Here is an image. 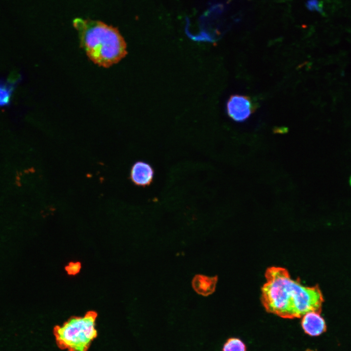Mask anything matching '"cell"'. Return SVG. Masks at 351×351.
<instances>
[{"label":"cell","mask_w":351,"mask_h":351,"mask_svg":"<svg viewBox=\"0 0 351 351\" xmlns=\"http://www.w3.org/2000/svg\"><path fill=\"white\" fill-rule=\"evenodd\" d=\"M265 278L261 302L267 312L286 319L300 318L311 311L320 312L324 299L318 286H304L280 267L268 268Z\"/></svg>","instance_id":"6da1fadb"},{"label":"cell","mask_w":351,"mask_h":351,"mask_svg":"<svg viewBox=\"0 0 351 351\" xmlns=\"http://www.w3.org/2000/svg\"><path fill=\"white\" fill-rule=\"evenodd\" d=\"M74 25L82 48L95 63L110 67L126 55V43L117 28L99 21L79 19Z\"/></svg>","instance_id":"7a4b0ae2"},{"label":"cell","mask_w":351,"mask_h":351,"mask_svg":"<svg viewBox=\"0 0 351 351\" xmlns=\"http://www.w3.org/2000/svg\"><path fill=\"white\" fill-rule=\"evenodd\" d=\"M97 318L96 312L89 311L56 326L53 332L59 348L66 351H88L98 335Z\"/></svg>","instance_id":"3957f363"},{"label":"cell","mask_w":351,"mask_h":351,"mask_svg":"<svg viewBox=\"0 0 351 351\" xmlns=\"http://www.w3.org/2000/svg\"><path fill=\"white\" fill-rule=\"evenodd\" d=\"M227 113L234 121H246L254 112V107L251 98L246 96H231L226 104Z\"/></svg>","instance_id":"277c9868"},{"label":"cell","mask_w":351,"mask_h":351,"mask_svg":"<svg viewBox=\"0 0 351 351\" xmlns=\"http://www.w3.org/2000/svg\"><path fill=\"white\" fill-rule=\"evenodd\" d=\"M154 176V170L148 163L143 161H137L132 166L130 171V178L135 185L146 187L151 184Z\"/></svg>","instance_id":"5b68a950"},{"label":"cell","mask_w":351,"mask_h":351,"mask_svg":"<svg viewBox=\"0 0 351 351\" xmlns=\"http://www.w3.org/2000/svg\"><path fill=\"white\" fill-rule=\"evenodd\" d=\"M302 317L301 325L307 334L311 336H317L326 331V323L320 312L311 311L305 314Z\"/></svg>","instance_id":"8992f818"},{"label":"cell","mask_w":351,"mask_h":351,"mask_svg":"<svg viewBox=\"0 0 351 351\" xmlns=\"http://www.w3.org/2000/svg\"><path fill=\"white\" fill-rule=\"evenodd\" d=\"M217 280V276L197 274L192 280V287L198 294L207 296L214 292Z\"/></svg>","instance_id":"52a82bcc"},{"label":"cell","mask_w":351,"mask_h":351,"mask_svg":"<svg viewBox=\"0 0 351 351\" xmlns=\"http://www.w3.org/2000/svg\"><path fill=\"white\" fill-rule=\"evenodd\" d=\"M13 87L7 82L0 81V106L7 105L10 101Z\"/></svg>","instance_id":"ba28073f"},{"label":"cell","mask_w":351,"mask_h":351,"mask_svg":"<svg viewBox=\"0 0 351 351\" xmlns=\"http://www.w3.org/2000/svg\"><path fill=\"white\" fill-rule=\"evenodd\" d=\"M223 351H246V346L240 339L232 338L225 343Z\"/></svg>","instance_id":"9c48e42d"},{"label":"cell","mask_w":351,"mask_h":351,"mask_svg":"<svg viewBox=\"0 0 351 351\" xmlns=\"http://www.w3.org/2000/svg\"><path fill=\"white\" fill-rule=\"evenodd\" d=\"M306 5L311 11H317L323 13V3H320L317 0H308Z\"/></svg>","instance_id":"30bf717a"},{"label":"cell","mask_w":351,"mask_h":351,"mask_svg":"<svg viewBox=\"0 0 351 351\" xmlns=\"http://www.w3.org/2000/svg\"><path fill=\"white\" fill-rule=\"evenodd\" d=\"M80 264L78 263H71L66 268V270L70 274H75L80 269Z\"/></svg>","instance_id":"8fae6325"},{"label":"cell","mask_w":351,"mask_h":351,"mask_svg":"<svg viewBox=\"0 0 351 351\" xmlns=\"http://www.w3.org/2000/svg\"><path fill=\"white\" fill-rule=\"evenodd\" d=\"M350 185H351V176L350 179Z\"/></svg>","instance_id":"7c38bea8"},{"label":"cell","mask_w":351,"mask_h":351,"mask_svg":"<svg viewBox=\"0 0 351 351\" xmlns=\"http://www.w3.org/2000/svg\"><path fill=\"white\" fill-rule=\"evenodd\" d=\"M312 351L310 350H307V351Z\"/></svg>","instance_id":"4fadbf2b"}]
</instances>
